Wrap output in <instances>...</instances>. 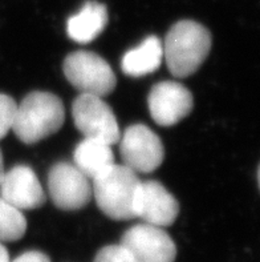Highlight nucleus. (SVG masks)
Returning <instances> with one entry per match:
<instances>
[{"mask_svg": "<svg viewBox=\"0 0 260 262\" xmlns=\"http://www.w3.org/2000/svg\"><path fill=\"white\" fill-rule=\"evenodd\" d=\"M10 262H51V258L45 253L39 252V250H30Z\"/></svg>", "mask_w": 260, "mask_h": 262, "instance_id": "a211bd4d", "label": "nucleus"}, {"mask_svg": "<svg viewBox=\"0 0 260 262\" xmlns=\"http://www.w3.org/2000/svg\"><path fill=\"white\" fill-rule=\"evenodd\" d=\"M121 245L135 262H174L177 246L163 228L139 224L132 226L121 238Z\"/></svg>", "mask_w": 260, "mask_h": 262, "instance_id": "6e6552de", "label": "nucleus"}, {"mask_svg": "<svg viewBox=\"0 0 260 262\" xmlns=\"http://www.w3.org/2000/svg\"><path fill=\"white\" fill-rule=\"evenodd\" d=\"M120 140L124 165L133 172L152 173L163 163V144L149 126L144 124L128 126Z\"/></svg>", "mask_w": 260, "mask_h": 262, "instance_id": "423d86ee", "label": "nucleus"}, {"mask_svg": "<svg viewBox=\"0 0 260 262\" xmlns=\"http://www.w3.org/2000/svg\"><path fill=\"white\" fill-rule=\"evenodd\" d=\"M0 197L19 210L37 209L45 203V193L36 173L28 165H16L4 173Z\"/></svg>", "mask_w": 260, "mask_h": 262, "instance_id": "9b49d317", "label": "nucleus"}, {"mask_svg": "<svg viewBox=\"0 0 260 262\" xmlns=\"http://www.w3.org/2000/svg\"><path fill=\"white\" fill-rule=\"evenodd\" d=\"M179 214L177 199L158 181L139 183L135 194L134 216L145 224L166 228L174 224Z\"/></svg>", "mask_w": 260, "mask_h": 262, "instance_id": "9d476101", "label": "nucleus"}, {"mask_svg": "<svg viewBox=\"0 0 260 262\" xmlns=\"http://www.w3.org/2000/svg\"><path fill=\"white\" fill-rule=\"evenodd\" d=\"M66 80L81 93L104 97L114 91L117 79L105 59L90 51H76L65 57Z\"/></svg>", "mask_w": 260, "mask_h": 262, "instance_id": "20e7f679", "label": "nucleus"}, {"mask_svg": "<svg viewBox=\"0 0 260 262\" xmlns=\"http://www.w3.org/2000/svg\"><path fill=\"white\" fill-rule=\"evenodd\" d=\"M72 117L85 139L101 140L110 145L120 141L121 133L117 119L102 97L81 93L72 104Z\"/></svg>", "mask_w": 260, "mask_h": 262, "instance_id": "39448f33", "label": "nucleus"}, {"mask_svg": "<svg viewBox=\"0 0 260 262\" xmlns=\"http://www.w3.org/2000/svg\"><path fill=\"white\" fill-rule=\"evenodd\" d=\"M109 15L105 4L89 0L79 13L68 19V36L80 44H88L100 36L108 24Z\"/></svg>", "mask_w": 260, "mask_h": 262, "instance_id": "f8f14e48", "label": "nucleus"}, {"mask_svg": "<svg viewBox=\"0 0 260 262\" xmlns=\"http://www.w3.org/2000/svg\"><path fill=\"white\" fill-rule=\"evenodd\" d=\"M27 220L21 210L0 197V243H13L23 238Z\"/></svg>", "mask_w": 260, "mask_h": 262, "instance_id": "2eb2a0df", "label": "nucleus"}, {"mask_svg": "<svg viewBox=\"0 0 260 262\" xmlns=\"http://www.w3.org/2000/svg\"><path fill=\"white\" fill-rule=\"evenodd\" d=\"M150 116L161 126H172L187 117L194 108L190 91L177 81H161L148 97Z\"/></svg>", "mask_w": 260, "mask_h": 262, "instance_id": "1a4fd4ad", "label": "nucleus"}, {"mask_svg": "<svg viewBox=\"0 0 260 262\" xmlns=\"http://www.w3.org/2000/svg\"><path fill=\"white\" fill-rule=\"evenodd\" d=\"M94 262H135L132 254L120 244V245H108L99 250Z\"/></svg>", "mask_w": 260, "mask_h": 262, "instance_id": "f3484780", "label": "nucleus"}, {"mask_svg": "<svg viewBox=\"0 0 260 262\" xmlns=\"http://www.w3.org/2000/svg\"><path fill=\"white\" fill-rule=\"evenodd\" d=\"M73 161L84 176L93 180L114 164V153L112 145L105 141L84 139L75 149Z\"/></svg>", "mask_w": 260, "mask_h": 262, "instance_id": "ddd939ff", "label": "nucleus"}, {"mask_svg": "<svg viewBox=\"0 0 260 262\" xmlns=\"http://www.w3.org/2000/svg\"><path fill=\"white\" fill-rule=\"evenodd\" d=\"M4 173H6V170H4V163H3V153H2V150H0V181H2V179H3Z\"/></svg>", "mask_w": 260, "mask_h": 262, "instance_id": "aec40b11", "label": "nucleus"}, {"mask_svg": "<svg viewBox=\"0 0 260 262\" xmlns=\"http://www.w3.org/2000/svg\"><path fill=\"white\" fill-rule=\"evenodd\" d=\"M64 121L63 101L51 92L35 91L17 104L12 130L21 143L32 145L59 132Z\"/></svg>", "mask_w": 260, "mask_h": 262, "instance_id": "f03ea898", "label": "nucleus"}, {"mask_svg": "<svg viewBox=\"0 0 260 262\" xmlns=\"http://www.w3.org/2000/svg\"><path fill=\"white\" fill-rule=\"evenodd\" d=\"M48 192L53 204L61 210L83 209L90 201L89 179L69 163H56L48 173Z\"/></svg>", "mask_w": 260, "mask_h": 262, "instance_id": "0eeeda50", "label": "nucleus"}, {"mask_svg": "<svg viewBox=\"0 0 260 262\" xmlns=\"http://www.w3.org/2000/svg\"><path fill=\"white\" fill-rule=\"evenodd\" d=\"M137 173L125 165L113 164L93 179L96 203L105 216L115 221L135 219L134 201L138 190Z\"/></svg>", "mask_w": 260, "mask_h": 262, "instance_id": "7ed1b4c3", "label": "nucleus"}, {"mask_svg": "<svg viewBox=\"0 0 260 262\" xmlns=\"http://www.w3.org/2000/svg\"><path fill=\"white\" fill-rule=\"evenodd\" d=\"M210 31L194 20H181L165 37L163 57L173 76L183 79L197 72L211 50Z\"/></svg>", "mask_w": 260, "mask_h": 262, "instance_id": "f257e3e1", "label": "nucleus"}, {"mask_svg": "<svg viewBox=\"0 0 260 262\" xmlns=\"http://www.w3.org/2000/svg\"><path fill=\"white\" fill-rule=\"evenodd\" d=\"M163 59V47L159 37H146L138 47L125 53L122 57L121 68L125 75L132 77H142L155 72Z\"/></svg>", "mask_w": 260, "mask_h": 262, "instance_id": "4468645a", "label": "nucleus"}, {"mask_svg": "<svg viewBox=\"0 0 260 262\" xmlns=\"http://www.w3.org/2000/svg\"><path fill=\"white\" fill-rule=\"evenodd\" d=\"M16 101L8 95L0 93V140L12 129L13 120L16 115Z\"/></svg>", "mask_w": 260, "mask_h": 262, "instance_id": "dca6fc26", "label": "nucleus"}, {"mask_svg": "<svg viewBox=\"0 0 260 262\" xmlns=\"http://www.w3.org/2000/svg\"><path fill=\"white\" fill-rule=\"evenodd\" d=\"M0 262H10V254L8 250L6 249V246L0 243Z\"/></svg>", "mask_w": 260, "mask_h": 262, "instance_id": "6ab92c4d", "label": "nucleus"}]
</instances>
